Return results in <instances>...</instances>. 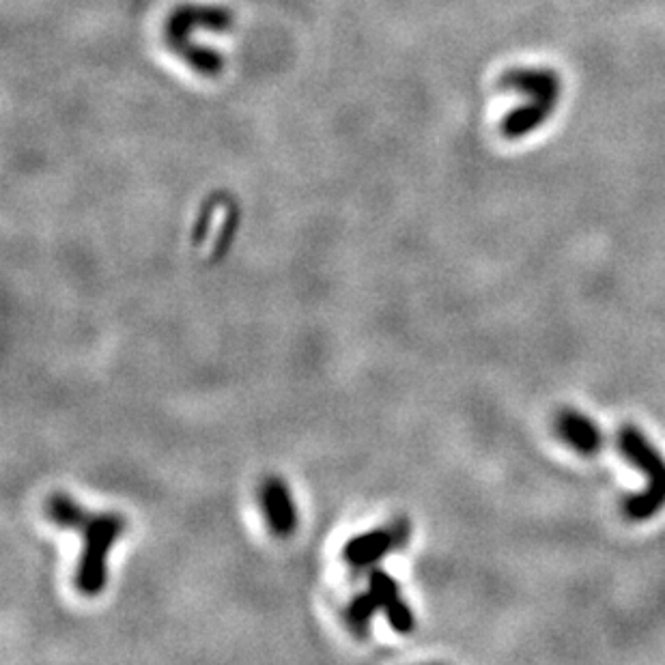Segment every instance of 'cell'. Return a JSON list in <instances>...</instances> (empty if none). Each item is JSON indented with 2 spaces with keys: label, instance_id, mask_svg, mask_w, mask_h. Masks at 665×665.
Segmentation results:
<instances>
[{
  "label": "cell",
  "instance_id": "6da1fadb",
  "mask_svg": "<svg viewBox=\"0 0 665 665\" xmlns=\"http://www.w3.org/2000/svg\"><path fill=\"white\" fill-rule=\"evenodd\" d=\"M502 87L528 95V104L508 112L502 121V134L508 140L526 138L554 115L560 102L562 82L558 72L547 67H519L502 76Z\"/></svg>",
  "mask_w": 665,
  "mask_h": 665
},
{
  "label": "cell",
  "instance_id": "7a4b0ae2",
  "mask_svg": "<svg viewBox=\"0 0 665 665\" xmlns=\"http://www.w3.org/2000/svg\"><path fill=\"white\" fill-rule=\"evenodd\" d=\"M618 450L622 452L633 468H638L646 476V487L640 493H633L622 502V513L631 521H648L659 515L665 506V457L661 450L648 440V435L625 424L616 435Z\"/></svg>",
  "mask_w": 665,
  "mask_h": 665
},
{
  "label": "cell",
  "instance_id": "3957f363",
  "mask_svg": "<svg viewBox=\"0 0 665 665\" xmlns=\"http://www.w3.org/2000/svg\"><path fill=\"white\" fill-rule=\"evenodd\" d=\"M80 530L84 532V549L76 573V586L87 597H95L106 586L108 554L125 530V519L115 513L91 515Z\"/></svg>",
  "mask_w": 665,
  "mask_h": 665
},
{
  "label": "cell",
  "instance_id": "277c9868",
  "mask_svg": "<svg viewBox=\"0 0 665 665\" xmlns=\"http://www.w3.org/2000/svg\"><path fill=\"white\" fill-rule=\"evenodd\" d=\"M407 536H409L407 521L394 523V526H390V528L371 530V532L356 536V539H351L345 545L343 558L347 560V564H351L353 569H366V567H371L373 562L390 554L394 547L403 545L407 541Z\"/></svg>",
  "mask_w": 665,
  "mask_h": 665
},
{
  "label": "cell",
  "instance_id": "5b68a950",
  "mask_svg": "<svg viewBox=\"0 0 665 665\" xmlns=\"http://www.w3.org/2000/svg\"><path fill=\"white\" fill-rule=\"evenodd\" d=\"M556 431L560 440L579 455L592 457L605 446V435L599 424L586 414L575 412V409H562L556 418Z\"/></svg>",
  "mask_w": 665,
  "mask_h": 665
},
{
  "label": "cell",
  "instance_id": "8992f818",
  "mask_svg": "<svg viewBox=\"0 0 665 665\" xmlns=\"http://www.w3.org/2000/svg\"><path fill=\"white\" fill-rule=\"evenodd\" d=\"M369 590L373 592V597L377 599L381 610L386 612V618L390 622V627L396 633H412L416 627V618L409 610V605L401 599V590L399 584L386 573V571H373L369 579Z\"/></svg>",
  "mask_w": 665,
  "mask_h": 665
},
{
  "label": "cell",
  "instance_id": "52a82bcc",
  "mask_svg": "<svg viewBox=\"0 0 665 665\" xmlns=\"http://www.w3.org/2000/svg\"><path fill=\"white\" fill-rule=\"evenodd\" d=\"M261 504H263V513L267 523H270V530L276 536H285L293 534L297 526V511H295V502L289 493V487L282 483L280 478H267L263 487H261Z\"/></svg>",
  "mask_w": 665,
  "mask_h": 665
},
{
  "label": "cell",
  "instance_id": "ba28073f",
  "mask_svg": "<svg viewBox=\"0 0 665 665\" xmlns=\"http://www.w3.org/2000/svg\"><path fill=\"white\" fill-rule=\"evenodd\" d=\"M48 517L56 523V526L80 530L91 515L84 511L80 504H76L72 498L56 493L48 500Z\"/></svg>",
  "mask_w": 665,
  "mask_h": 665
},
{
  "label": "cell",
  "instance_id": "9c48e42d",
  "mask_svg": "<svg viewBox=\"0 0 665 665\" xmlns=\"http://www.w3.org/2000/svg\"><path fill=\"white\" fill-rule=\"evenodd\" d=\"M377 610H379V603L373 597L371 590L366 594H358V597L353 599L347 607V622L358 635H364L366 631H369L371 620Z\"/></svg>",
  "mask_w": 665,
  "mask_h": 665
}]
</instances>
